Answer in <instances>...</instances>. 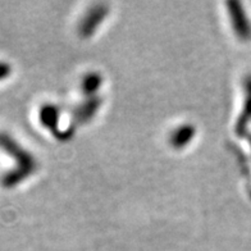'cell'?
Returning a JSON list of instances; mask_svg holds the SVG:
<instances>
[{
	"mask_svg": "<svg viewBox=\"0 0 251 251\" xmlns=\"http://www.w3.org/2000/svg\"><path fill=\"white\" fill-rule=\"evenodd\" d=\"M5 75H7V67L3 66V64H0V78L5 76Z\"/></svg>",
	"mask_w": 251,
	"mask_h": 251,
	"instance_id": "6da1fadb",
	"label": "cell"
}]
</instances>
